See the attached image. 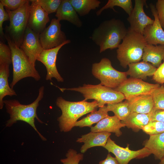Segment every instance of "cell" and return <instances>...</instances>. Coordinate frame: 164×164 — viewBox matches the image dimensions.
I'll list each match as a JSON object with an SVG mask.
<instances>
[{
    "mask_svg": "<svg viewBox=\"0 0 164 164\" xmlns=\"http://www.w3.org/2000/svg\"><path fill=\"white\" fill-rule=\"evenodd\" d=\"M4 37L12 52L13 78L10 87L13 89L19 81L27 77H31L36 81L39 80L41 76L28 57L8 36L5 35Z\"/></svg>",
    "mask_w": 164,
    "mask_h": 164,
    "instance_id": "cell-5",
    "label": "cell"
},
{
    "mask_svg": "<svg viewBox=\"0 0 164 164\" xmlns=\"http://www.w3.org/2000/svg\"><path fill=\"white\" fill-rule=\"evenodd\" d=\"M163 86H164V84H163Z\"/></svg>",
    "mask_w": 164,
    "mask_h": 164,
    "instance_id": "cell-42",
    "label": "cell"
},
{
    "mask_svg": "<svg viewBox=\"0 0 164 164\" xmlns=\"http://www.w3.org/2000/svg\"><path fill=\"white\" fill-rule=\"evenodd\" d=\"M146 133L150 135L164 132V123L156 121H150L142 129Z\"/></svg>",
    "mask_w": 164,
    "mask_h": 164,
    "instance_id": "cell-32",
    "label": "cell"
},
{
    "mask_svg": "<svg viewBox=\"0 0 164 164\" xmlns=\"http://www.w3.org/2000/svg\"><path fill=\"white\" fill-rule=\"evenodd\" d=\"M99 164H119L115 157H112L109 153L106 158L104 160L100 161Z\"/></svg>",
    "mask_w": 164,
    "mask_h": 164,
    "instance_id": "cell-40",
    "label": "cell"
},
{
    "mask_svg": "<svg viewBox=\"0 0 164 164\" xmlns=\"http://www.w3.org/2000/svg\"><path fill=\"white\" fill-rule=\"evenodd\" d=\"M69 0L80 16H84L88 14L91 10L98 8L101 3L98 0Z\"/></svg>",
    "mask_w": 164,
    "mask_h": 164,
    "instance_id": "cell-27",
    "label": "cell"
},
{
    "mask_svg": "<svg viewBox=\"0 0 164 164\" xmlns=\"http://www.w3.org/2000/svg\"><path fill=\"white\" fill-rule=\"evenodd\" d=\"M111 135V133L107 132L91 131L87 134L82 135L80 138L77 139L76 142L84 143L80 149L81 152L83 153L91 147L97 146H104Z\"/></svg>",
    "mask_w": 164,
    "mask_h": 164,
    "instance_id": "cell-17",
    "label": "cell"
},
{
    "mask_svg": "<svg viewBox=\"0 0 164 164\" xmlns=\"http://www.w3.org/2000/svg\"><path fill=\"white\" fill-rule=\"evenodd\" d=\"M131 112L147 114L154 108L153 101L150 94H143L126 100Z\"/></svg>",
    "mask_w": 164,
    "mask_h": 164,
    "instance_id": "cell-18",
    "label": "cell"
},
{
    "mask_svg": "<svg viewBox=\"0 0 164 164\" xmlns=\"http://www.w3.org/2000/svg\"><path fill=\"white\" fill-rule=\"evenodd\" d=\"M128 145L125 148L119 146L109 137L106 145L103 147L109 153L111 152L115 156L119 164H128L134 159H141L147 157L152 154L151 151L145 147L138 150L130 149Z\"/></svg>",
    "mask_w": 164,
    "mask_h": 164,
    "instance_id": "cell-11",
    "label": "cell"
},
{
    "mask_svg": "<svg viewBox=\"0 0 164 164\" xmlns=\"http://www.w3.org/2000/svg\"><path fill=\"white\" fill-rule=\"evenodd\" d=\"M126 72L130 77L146 80L148 77L153 76L156 68L149 63L142 61L129 64Z\"/></svg>",
    "mask_w": 164,
    "mask_h": 164,
    "instance_id": "cell-21",
    "label": "cell"
},
{
    "mask_svg": "<svg viewBox=\"0 0 164 164\" xmlns=\"http://www.w3.org/2000/svg\"><path fill=\"white\" fill-rule=\"evenodd\" d=\"M70 43V40H67L60 46L53 48L43 50L38 56L36 60L40 62L45 66L47 73L46 80H51L55 78L59 82H63L64 79L59 73L56 68V61L58 52L64 45Z\"/></svg>",
    "mask_w": 164,
    "mask_h": 164,
    "instance_id": "cell-12",
    "label": "cell"
},
{
    "mask_svg": "<svg viewBox=\"0 0 164 164\" xmlns=\"http://www.w3.org/2000/svg\"><path fill=\"white\" fill-rule=\"evenodd\" d=\"M58 88L63 92L65 90L79 92L82 94L85 101L94 99L97 102L99 107H103L105 104L122 102L125 99L122 93L100 84L97 85L84 84L82 86L72 88Z\"/></svg>",
    "mask_w": 164,
    "mask_h": 164,
    "instance_id": "cell-6",
    "label": "cell"
},
{
    "mask_svg": "<svg viewBox=\"0 0 164 164\" xmlns=\"http://www.w3.org/2000/svg\"><path fill=\"white\" fill-rule=\"evenodd\" d=\"M149 7L154 18V22L145 28L143 36L148 44L164 45V31L159 21L155 7L151 3Z\"/></svg>",
    "mask_w": 164,
    "mask_h": 164,
    "instance_id": "cell-15",
    "label": "cell"
},
{
    "mask_svg": "<svg viewBox=\"0 0 164 164\" xmlns=\"http://www.w3.org/2000/svg\"><path fill=\"white\" fill-rule=\"evenodd\" d=\"M44 89V87L41 86L39 90L38 95L36 99L28 104H22L15 99L4 100L6 112L10 115V118L6 121L5 126L11 127L18 121L25 122L33 128L43 140L46 141V138L38 131L35 125V118L39 123H44L39 118L36 114L39 103L43 97Z\"/></svg>",
    "mask_w": 164,
    "mask_h": 164,
    "instance_id": "cell-2",
    "label": "cell"
},
{
    "mask_svg": "<svg viewBox=\"0 0 164 164\" xmlns=\"http://www.w3.org/2000/svg\"><path fill=\"white\" fill-rule=\"evenodd\" d=\"M147 44L143 35L129 27L116 51L117 57L121 66L126 68L130 63L139 62Z\"/></svg>",
    "mask_w": 164,
    "mask_h": 164,
    "instance_id": "cell-4",
    "label": "cell"
},
{
    "mask_svg": "<svg viewBox=\"0 0 164 164\" xmlns=\"http://www.w3.org/2000/svg\"><path fill=\"white\" fill-rule=\"evenodd\" d=\"M62 0H30L31 3L39 5L48 14L56 12Z\"/></svg>",
    "mask_w": 164,
    "mask_h": 164,
    "instance_id": "cell-30",
    "label": "cell"
},
{
    "mask_svg": "<svg viewBox=\"0 0 164 164\" xmlns=\"http://www.w3.org/2000/svg\"><path fill=\"white\" fill-rule=\"evenodd\" d=\"M115 6L122 8L128 15H130L133 9L131 0H108L105 5L97 11L96 14L99 16L104 10L108 9H112L114 11L116 12L114 9Z\"/></svg>",
    "mask_w": 164,
    "mask_h": 164,
    "instance_id": "cell-28",
    "label": "cell"
},
{
    "mask_svg": "<svg viewBox=\"0 0 164 164\" xmlns=\"http://www.w3.org/2000/svg\"><path fill=\"white\" fill-rule=\"evenodd\" d=\"M55 16L60 21L65 20L78 27L82 26V22L69 0H62Z\"/></svg>",
    "mask_w": 164,
    "mask_h": 164,
    "instance_id": "cell-20",
    "label": "cell"
},
{
    "mask_svg": "<svg viewBox=\"0 0 164 164\" xmlns=\"http://www.w3.org/2000/svg\"><path fill=\"white\" fill-rule=\"evenodd\" d=\"M66 156V158L60 160L63 164H79L83 159L84 155L82 153H77L76 150L70 149L68 151Z\"/></svg>",
    "mask_w": 164,
    "mask_h": 164,
    "instance_id": "cell-33",
    "label": "cell"
},
{
    "mask_svg": "<svg viewBox=\"0 0 164 164\" xmlns=\"http://www.w3.org/2000/svg\"><path fill=\"white\" fill-rule=\"evenodd\" d=\"M152 111L147 114L131 112L121 122L128 128L135 132L138 131L142 129L151 121Z\"/></svg>",
    "mask_w": 164,
    "mask_h": 164,
    "instance_id": "cell-24",
    "label": "cell"
},
{
    "mask_svg": "<svg viewBox=\"0 0 164 164\" xmlns=\"http://www.w3.org/2000/svg\"><path fill=\"white\" fill-rule=\"evenodd\" d=\"M56 104L62 111L61 115L57 118L60 130L64 132L70 131L80 118L97 110L98 107L95 100L92 102L84 100L73 102L66 100L61 97L57 98Z\"/></svg>",
    "mask_w": 164,
    "mask_h": 164,
    "instance_id": "cell-3",
    "label": "cell"
},
{
    "mask_svg": "<svg viewBox=\"0 0 164 164\" xmlns=\"http://www.w3.org/2000/svg\"><path fill=\"white\" fill-rule=\"evenodd\" d=\"M158 164H164V157L160 160V161Z\"/></svg>",
    "mask_w": 164,
    "mask_h": 164,
    "instance_id": "cell-41",
    "label": "cell"
},
{
    "mask_svg": "<svg viewBox=\"0 0 164 164\" xmlns=\"http://www.w3.org/2000/svg\"><path fill=\"white\" fill-rule=\"evenodd\" d=\"M39 35V34L35 32L28 26L20 47L35 67L38 56L43 50L40 43Z\"/></svg>",
    "mask_w": 164,
    "mask_h": 164,
    "instance_id": "cell-14",
    "label": "cell"
},
{
    "mask_svg": "<svg viewBox=\"0 0 164 164\" xmlns=\"http://www.w3.org/2000/svg\"><path fill=\"white\" fill-rule=\"evenodd\" d=\"M12 63L11 50L9 46L0 41V65Z\"/></svg>",
    "mask_w": 164,
    "mask_h": 164,
    "instance_id": "cell-34",
    "label": "cell"
},
{
    "mask_svg": "<svg viewBox=\"0 0 164 164\" xmlns=\"http://www.w3.org/2000/svg\"><path fill=\"white\" fill-rule=\"evenodd\" d=\"M125 126L116 116H108L102 119L94 126L91 128V132H107L114 133L117 137L122 134L120 129Z\"/></svg>",
    "mask_w": 164,
    "mask_h": 164,
    "instance_id": "cell-19",
    "label": "cell"
},
{
    "mask_svg": "<svg viewBox=\"0 0 164 164\" xmlns=\"http://www.w3.org/2000/svg\"><path fill=\"white\" fill-rule=\"evenodd\" d=\"M128 32L124 23L113 18L103 22L94 30L90 38L100 47V53L118 48Z\"/></svg>",
    "mask_w": 164,
    "mask_h": 164,
    "instance_id": "cell-1",
    "label": "cell"
},
{
    "mask_svg": "<svg viewBox=\"0 0 164 164\" xmlns=\"http://www.w3.org/2000/svg\"><path fill=\"white\" fill-rule=\"evenodd\" d=\"M4 6L0 2V34L1 37H5L3 31L2 25L3 22L5 21L9 20L8 13L4 9Z\"/></svg>",
    "mask_w": 164,
    "mask_h": 164,
    "instance_id": "cell-38",
    "label": "cell"
},
{
    "mask_svg": "<svg viewBox=\"0 0 164 164\" xmlns=\"http://www.w3.org/2000/svg\"><path fill=\"white\" fill-rule=\"evenodd\" d=\"M143 61L150 63L159 67L164 59V45H154L147 44L144 49Z\"/></svg>",
    "mask_w": 164,
    "mask_h": 164,
    "instance_id": "cell-22",
    "label": "cell"
},
{
    "mask_svg": "<svg viewBox=\"0 0 164 164\" xmlns=\"http://www.w3.org/2000/svg\"><path fill=\"white\" fill-rule=\"evenodd\" d=\"M154 105L156 109L164 110V87L162 85L154 90L151 93Z\"/></svg>",
    "mask_w": 164,
    "mask_h": 164,
    "instance_id": "cell-31",
    "label": "cell"
},
{
    "mask_svg": "<svg viewBox=\"0 0 164 164\" xmlns=\"http://www.w3.org/2000/svg\"><path fill=\"white\" fill-rule=\"evenodd\" d=\"M155 7L160 23L164 28V0H158Z\"/></svg>",
    "mask_w": 164,
    "mask_h": 164,
    "instance_id": "cell-37",
    "label": "cell"
},
{
    "mask_svg": "<svg viewBox=\"0 0 164 164\" xmlns=\"http://www.w3.org/2000/svg\"><path fill=\"white\" fill-rule=\"evenodd\" d=\"M144 147L151 151L155 159L161 160L164 157V132L150 135L144 143Z\"/></svg>",
    "mask_w": 164,
    "mask_h": 164,
    "instance_id": "cell-25",
    "label": "cell"
},
{
    "mask_svg": "<svg viewBox=\"0 0 164 164\" xmlns=\"http://www.w3.org/2000/svg\"><path fill=\"white\" fill-rule=\"evenodd\" d=\"M60 21L53 19L50 25L39 34V40L43 50L56 47L67 40L65 33L61 30Z\"/></svg>",
    "mask_w": 164,
    "mask_h": 164,
    "instance_id": "cell-9",
    "label": "cell"
},
{
    "mask_svg": "<svg viewBox=\"0 0 164 164\" xmlns=\"http://www.w3.org/2000/svg\"><path fill=\"white\" fill-rule=\"evenodd\" d=\"M50 21L48 14L39 5H30L28 26L35 32L40 34Z\"/></svg>",
    "mask_w": 164,
    "mask_h": 164,
    "instance_id": "cell-16",
    "label": "cell"
},
{
    "mask_svg": "<svg viewBox=\"0 0 164 164\" xmlns=\"http://www.w3.org/2000/svg\"><path fill=\"white\" fill-rule=\"evenodd\" d=\"M28 0L17 9H6L9 14L10 23L5 27L6 35L20 48L28 26L30 4Z\"/></svg>",
    "mask_w": 164,
    "mask_h": 164,
    "instance_id": "cell-7",
    "label": "cell"
},
{
    "mask_svg": "<svg viewBox=\"0 0 164 164\" xmlns=\"http://www.w3.org/2000/svg\"><path fill=\"white\" fill-rule=\"evenodd\" d=\"M93 75L100 81V84L114 89L127 79L126 72L118 71L112 66L111 61L103 58L100 62L92 65Z\"/></svg>",
    "mask_w": 164,
    "mask_h": 164,
    "instance_id": "cell-8",
    "label": "cell"
},
{
    "mask_svg": "<svg viewBox=\"0 0 164 164\" xmlns=\"http://www.w3.org/2000/svg\"><path fill=\"white\" fill-rule=\"evenodd\" d=\"M106 106L108 111L113 112L114 115L121 121L124 120L131 113L126 100L124 102L108 104Z\"/></svg>",
    "mask_w": 164,
    "mask_h": 164,
    "instance_id": "cell-29",
    "label": "cell"
},
{
    "mask_svg": "<svg viewBox=\"0 0 164 164\" xmlns=\"http://www.w3.org/2000/svg\"><path fill=\"white\" fill-rule=\"evenodd\" d=\"M145 5H146V0H135L134 7L127 19L130 25V28L142 35L145 28L154 22V20L145 12L143 7Z\"/></svg>",
    "mask_w": 164,
    "mask_h": 164,
    "instance_id": "cell-13",
    "label": "cell"
},
{
    "mask_svg": "<svg viewBox=\"0 0 164 164\" xmlns=\"http://www.w3.org/2000/svg\"><path fill=\"white\" fill-rule=\"evenodd\" d=\"M151 121H156L164 123V110L154 108Z\"/></svg>",
    "mask_w": 164,
    "mask_h": 164,
    "instance_id": "cell-39",
    "label": "cell"
},
{
    "mask_svg": "<svg viewBox=\"0 0 164 164\" xmlns=\"http://www.w3.org/2000/svg\"><path fill=\"white\" fill-rule=\"evenodd\" d=\"M9 65H0V109H2L4 105V98L6 96L17 95L15 91L9 86L8 78L9 76Z\"/></svg>",
    "mask_w": 164,
    "mask_h": 164,
    "instance_id": "cell-23",
    "label": "cell"
},
{
    "mask_svg": "<svg viewBox=\"0 0 164 164\" xmlns=\"http://www.w3.org/2000/svg\"><path fill=\"white\" fill-rule=\"evenodd\" d=\"M27 0H0L6 9L15 11L24 4Z\"/></svg>",
    "mask_w": 164,
    "mask_h": 164,
    "instance_id": "cell-35",
    "label": "cell"
},
{
    "mask_svg": "<svg viewBox=\"0 0 164 164\" xmlns=\"http://www.w3.org/2000/svg\"><path fill=\"white\" fill-rule=\"evenodd\" d=\"M159 86V84H151L140 79L130 77L114 89L122 93L126 100H128L139 95L150 94L154 90Z\"/></svg>",
    "mask_w": 164,
    "mask_h": 164,
    "instance_id": "cell-10",
    "label": "cell"
},
{
    "mask_svg": "<svg viewBox=\"0 0 164 164\" xmlns=\"http://www.w3.org/2000/svg\"><path fill=\"white\" fill-rule=\"evenodd\" d=\"M152 78L159 84H164V59L163 63L156 69Z\"/></svg>",
    "mask_w": 164,
    "mask_h": 164,
    "instance_id": "cell-36",
    "label": "cell"
},
{
    "mask_svg": "<svg viewBox=\"0 0 164 164\" xmlns=\"http://www.w3.org/2000/svg\"><path fill=\"white\" fill-rule=\"evenodd\" d=\"M108 111L106 106L99 107L98 110L94 111L86 117L77 121L75 124L74 127L82 128L84 127H91L92 125L97 123L102 119L108 116Z\"/></svg>",
    "mask_w": 164,
    "mask_h": 164,
    "instance_id": "cell-26",
    "label": "cell"
}]
</instances>
